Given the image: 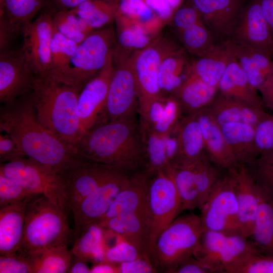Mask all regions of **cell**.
Listing matches in <instances>:
<instances>
[{
  "label": "cell",
  "instance_id": "24",
  "mask_svg": "<svg viewBox=\"0 0 273 273\" xmlns=\"http://www.w3.org/2000/svg\"><path fill=\"white\" fill-rule=\"evenodd\" d=\"M207 107L220 127L230 122H241L256 128L269 114L262 107L255 106L221 94L216 96Z\"/></svg>",
  "mask_w": 273,
  "mask_h": 273
},
{
  "label": "cell",
  "instance_id": "21",
  "mask_svg": "<svg viewBox=\"0 0 273 273\" xmlns=\"http://www.w3.org/2000/svg\"><path fill=\"white\" fill-rule=\"evenodd\" d=\"M192 3L214 36L230 37L243 7L242 0H192Z\"/></svg>",
  "mask_w": 273,
  "mask_h": 273
},
{
  "label": "cell",
  "instance_id": "27",
  "mask_svg": "<svg viewBox=\"0 0 273 273\" xmlns=\"http://www.w3.org/2000/svg\"><path fill=\"white\" fill-rule=\"evenodd\" d=\"M233 57L229 39L216 43L210 52L192 63L188 67V74H193L207 84L218 87Z\"/></svg>",
  "mask_w": 273,
  "mask_h": 273
},
{
  "label": "cell",
  "instance_id": "7",
  "mask_svg": "<svg viewBox=\"0 0 273 273\" xmlns=\"http://www.w3.org/2000/svg\"><path fill=\"white\" fill-rule=\"evenodd\" d=\"M178 48L168 39L159 38L130 56L137 85L141 118L146 116L152 104L162 96L159 83L160 66L164 58Z\"/></svg>",
  "mask_w": 273,
  "mask_h": 273
},
{
  "label": "cell",
  "instance_id": "23",
  "mask_svg": "<svg viewBox=\"0 0 273 273\" xmlns=\"http://www.w3.org/2000/svg\"><path fill=\"white\" fill-rule=\"evenodd\" d=\"M145 147V158L142 170L150 176L161 170H166L171 165L176 149V138L174 133L160 135L140 121Z\"/></svg>",
  "mask_w": 273,
  "mask_h": 273
},
{
  "label": "cell",
  "instance_id": "32",
  "mask_svg": "<svg viewBox=\"0 0 273 273\" xmlns=\"http://www.w3.org/2000/svg\"><path fill=\"white\" fill-rule=\"evenodd\" d=\"M221 129L238 164H249L258 156L254 127L245 123L230 122L222 125Z\"/></svg>",
  "mask_w": 273,
  "mask_h": 273
},
{
  "label": "cell",
  "instance_id": "33",
  "mask_svg": "<svg viewBox=\"0 0 273 273\" xmlns=\"http://www.w3.org/2000/svg\"><path fill=\"white\" fill-rule=\"evenodd\" d=\"M72 254L94 263L105 260V230L98 223L88 224L73 234Z\"/></svg>",
  "mask_w": 273,
  "mask_h": 273
},
{
  "label": "cell",
  "instance_id": "15",
  "mask_svg": "<svg viewBox=\"0 0 273 273\" xmlns=\"http://www.w3.org/2000/svg\"><path fill=\"white\" fill-rule=\"evenodd\" d=\"M35 76L25 59L21 48L1 51L0 102L14 103L32 90Z\"/></svg>",
  "mask_w": 273,
  "mask_h": 273
},
{
  "label": "cell",
  "instance_id": "5",
  "mask_svg": "<svg viewBox=\"0 0 273 273\" xmlns=\"http://www.w3.org/2000/svg\"><path fill=\"white\" fill-rule=\"evenodd\" d=\"M204 231L194 213L175 218L158 237L149 258L158 272H170L198 249Z\"/></svg>",
  "mask_w": 273,
  "mask_h": 273
},
{
  "label": "cell",
  "instance_id": "22",
  "mask_svg": "<svg viewBox=\"0 0 273 273\" xmlns=\"http://www.w3.org/2000/svg\"><path fill=\"white\" fill-rule=\"evenodd\" d=\"M98 223L105 230L131 243L148 256L149 209L120 214Z\"/></svg>",
  "mask_w": 273,
  "mask_h": 273
},
{
  "label": "cell",
  "instance_id": "12",
  "mask_svg": "<svg viewBox=\"0 0 273 273\" xmlns=\"http://www.w3.org/2000/svg\"><path fill=\"white\" fill-rule=\"evenodd\" d=\"M121 171L127 172L116 166L93 161L78 154L71 164L59 174L71 212L105 181Z\"/></svg>",
  "mask_w": 273,
  "mask_h": 273
},
{
  "label": "cell",
  "instance_id": "20",
  "mask_svg": "<svg viewBox=\"0 0 273 273\" xmlns=\"http://www.w3.org/2000/svg\"><path fill=\"white\" fill-rule=\"evenodd\" d=\"M173 131L176 149L171 165L178 168L193 165L205 153L202 132L196 114L182 119Z\"/></svg>",
  "mask_w": 273,
  "mask_h": 273
},
{
  "label": "cell",
  "instance_id": "10",
  "mask_svg": "<svg viewBox=\"0 0 273 273\" xmlns=\"http://www.w3.org/2000/svg\"><path fill=\"white\" fill-rule=\"evenodd\" d=\"M200 210L204 231L240 234L238 203L229 171L226 175L219 177Z\"/></svg>",
  "mask_w": 273,
  "mask_h": 273
},
{
  "label": "cell",
  "instance_id": "16",
  "mask_svg": "<svg viewBox=\"0 0 273 273\" xmlns=\"http://www.w3.org/2000/svg\"><path fill=\"white\" fill-rule=\"evenodd\" d=\"M113 70L112 54L101 71L83 86L79 94L78 112L84 133L101 121L102 116H104Z\"/></svg>",
  "mask_w": 273,
  "mask_h": 273
},
{
  "label": "cell",
  "instance_id": "41",
  "mask_svg": "<svg viewBox=\"0 0 273 273\" xmlns=\"http://www.w3.org/2000/svg\"><path fill=\"white\" fill-rule=\"evenodd\" d=\"M117 15L140 24L149 34L156 32L162 22L143 0H120Z\"/></svg>",
  "mask_w": 273,
  "mask_h": 273
},
{
  "label": "cell",
  "instance_id": "38",
  "mask_svg": "<svg viewBox=\"0 0 273 273\" xmlns=\"http://www.w3.org/2000/svg\"><path fill=\"white\" fill-rule=\"evenodd\" d=\"M186 64L183 50L178 48L162 60L159 68V83L161 95L173 92L182 83L181 74Z\"/></svg>",
  "mask_w": 273,
  "mask_h": 273
},
{
  "label": "cell",
  "instance_id": "53",
  "mask_svg": "<svg viewBox=\"0 0 273 273\" xmlns=\"http://www.w3.org/2000/svg\"><path fill=\"white\" fill-rule=\"evenodd\" d=\"M173 21L179 32L195 24L204 22L201 14L193 5L179 8L173 15Z\"/></svg>",
  "mask_w": 273,
  "mask_h": 273
},
{
  "label": "cell",
  "instance_id": "14",
  "mask_svg": "<svg viewBox=\"0 0 273 273\" xmlns=\"http://www.w3.org/2000/svg\"><path fill=\"white\" fill-rule=\"evenodd\" d=\"M230 37L233 42L254 48L273 59V37L259 0H251L242 8Z\"/></svg>",
  "mask_w": 273,
  "mask_h": 273
},
{
  "label": "cell",
  "instance_id": "2",
  "mask_svg": "<svg viewBox=\"0 0 273 273\" xmlns=\"http://www.w3.org/2000/svg\"><path fill=\"white\" fill-rule=\"evenodd\" d=\"M79 155L128 172L142 170L145 147L136 118L102 121L82 136L75 147Z\"/></svg>",
  "mask_w": 273,
  "mask_h": 273
},
{
  "label": "cell",
  "instance_id": "34",
  "mask_svg": "<svg viewBox=\"0 0 273 273\" xmlns=\"http://www.w3.org/2000/svg\"><path fill=\"white\" fill-rule=\"evenodd\" d=\"M240 234H228L210 265L215 272L226 268L250 253H261L253 243Z\"/></svg>",
  "mask_w": 273,
  "mask_h": 273
},
{
  "label": "cell",
  "instance_id": "40",
  "mask_svg": "<svg viewBox=\"0 0 273 273\" xmlns=\"http://www.w3.org/2000/svg\"><path fill=\"white\" fill-rule=\"evenodd\" d=\"M171 173L179 198L181 212L199 206V194L190 167H171Z\"/></svg>",
  "mask_w": 273,
  "mask_h": 273
},
{
  "label": "cell",
  "instance_id": "45",
  "mask_svg": "<svg viewBox=\"0 0 273 273\" xmlns=\"http://www.w3.org/2000/svg\"><path fill=\"white\" fill-rule=\"evenodd\" d=\"M211 163L205 153L197 162L189 166L193 171L199 194V209L219 178L218 172Z\"/></svg>",
  "mask_w": 273,
  "mask_h": 273
},
{
  "label": "cell",
  "instance_id": "62",
  "mask_svg": "<svg viewBox=\"0 0 273 273\" xmlns=\"http://www.w3.org/2000/svg\"><path fill=\"white\" fill-rule=\"evenodd\" d=\"M88 0H53L60 10H68L75 8Z\"/></svg>",
  "mask_w": 273,
  "mask_h": 273
},
{
  "label": "cell",
  "instance_id": "55",
  "mask_svg": "<svg viewBox=\"0 0 273 273\" xmlns=\"http://www.w3.org/2000/svg\"><path fill=\"white\" fill-rule=\"evenodd\" d=\"M118 273L157 272L147 256L118 263Z\"/></svg>",
  "mask_w": 273,
  "mask_h": 273
},
{
  "label": "cell",
  "instance_id": "51",
  "mask_svg": "<svg viewBox=\"0 0 273 273\" xmlns=\"http://www.w3.org/2000/svg\"><path fill=\"white\" fill-rule=\"evenodd\" d=\"M255 143L258 155L273 148V114H268L256 126Z\"/></svg>",
  "mask_w": 273,
  "mask_h": 273
},
{
  "label": "cell",
  "instance_id": "11",
  "mask_svg": "<svg viewBox=\"0 0 273 273\" xmlns=\"http://www.w3.org/2000/svg\"><path fill=\"white\" fill-rule=\"evenodd\" d=\"M114 70L110 81L105 120L136 118L139 103L136 82L130 56L112 54Z\"/></svg>",
  "mask_w": 273,
  "mask_h": 273
},
{
  "label": "cell",
  "instance_id": "60",
  "mask_svg": "<svg viewBox=\"0 0 273 273\" xmlns=\"http://www.w3.org/2000/svg\"><path fill=\"white\" fill-rule=\"evenodd\" d=\"M264 17L273 37V0H259Z\"/></svg>",
  "mask_w": 273,
  "mask_h": 273
},
{
  "label": "cell",
  "instance_id": "9",
  "mask_svg": "<svg viewBox=\"0 0 273 273\" xmlns=\"http://www.w3.org/2000/svg\"><path fill=\"white\" fill-rule=\"evenodd\" d=\"M171 167L150 176L148 256L161 233L181 212L179 198L171 173Z\"/></svg>",
  "mask_w": 273,
  "mask_h": 273
},
{
  "label": "cell",
  "instance_id": "54",
  "mask_svg": "<svg viewBox=\"0 0 273 273\" xmlns=\"http://www.w3.org/2000/svg\"><path fill=\"white\" fill-rule=\"evenodd\" d=\"M26 157L16 143L7 133L1 132L0 161L10 162Z\"/></svg>",
  "mask_w": 273,
  "mask_h": 273
},
{
  "label": "cell",
  "instance_id": "43",
  "mask_svg": "<svg viewBox=\"0 0 273 273\" xmlns=\"http://www.w3.org/2000/svg\"><path fill=\"white\" fill-rule=\"evenodd\" d=\"M179 33L185 48L198 57L208 53L216 44L213 34L204 22L195 24Z\"/></svg>",
  "mask_w": 273,
  "mask_h": 273
},
{
  "label": "cell",
  "instance_id": "1",
  "mask_svg": "<svg viewBox=\"0 0 273 273\" xmlns=\"http://www.w3.org/2000/svg\"><path fill=\"white\" fill-rule=\"evenodd\" d=\"M31 92L1 108V132L8 134L26 157L59 174L78 154L41 124Z\"/></svg>",
  "mask_w": 273,
  "mask_h": 273
},
{
  "label": "cell",
  "instance_id": "39",
  "mask_svg": "<svg viewBox=\"0 0 273 273\" xmlns=\"http://www.w3.org/2000/svg\"><path fill=\"white\" fill-rule=\"evenodd\" d=\"M117 37L119 49L139 50L152 41L150 34L140 24L120 15H116Z\"/></svg>",
  "mask_w": 273,
  "mask_h": 273
},
{
  "label": "cell",
  "instance_id": "29",
  "mask_svg": "<svg viewBox=\"0 0 273 273\" xmlns=\"http://www.w3.org/2000/svg\"><path fill=\"white\" fill-rule=\"evenodd\" d=\"M257 211L249 239L261 254L273 256V197L257 183Z\"/></svg>",
  "mask_w": 273,
  "mask_h": 273
},
{
  "label": "cell",
  "instance_id": "8",
  "mask_svg": "<svg viewBox=\"0 0 273 273\" xmlns=\"http://www.w3.org/2000/svg\"><path fill=\"white\" fill-rule=\"evenodd\" d=\"M0 173L34 194L48 198L67 215L70 208L60 175L27 157L1 163Z\"/></svg>",
  "mask_w": 273,
  "mask_h": 273
},
{
  "label": "cell",
  "instance_id": "31",
  "mask_svg": "<svg viewBox=\"0 0 273 273\" xmlns=\"http://www.w3.org/2000/svg\"><path fill=\"white\" fill-rule=\"evenodd\" d=\"M218 89L224 96L262 107L258 90L251 84L234 56L219 81Z\"/></svg>",
  "mask_w": 273,
  "mask_h": 273
},
{
  "label": "cell",
  "instance_id": "26",
  "mask_svg": "<svg viewBox=\"0 0 273 273\" xmlns=\"http://www.w3.org/2000/svg\"><path fill=\"white\" fill-rule=\"evenodd\" d=\"M30 199L0 208V255L18 253L23 237L26 209Z\"/></svg>",
  "mask_w": 273,
  "mask_h": 273
},
{
  "label": "cell",
  "instance_id": "17",
  "mask_svg": "<svg viewBox=\"0 0 273 273\" xmlns=\"http://www.w3.org/2000/svg\"><path fill=\"white\" fill-rule=\"evenodd\" d=\"M131 173L119 172L85 198L72 212L73 234L83 226L99 222L109 209L126 177Z\"/></svg>",
  "mask_w": 273,
  "mask_h": 273
},
{
  "label": "cell",
  "instance_id": "61",
  "mask_svg": "<svg viewBox=\"0 0 273 273\" xmlns=\"http://www.w3.org/2000/svg\"><path fill=\"white\" fill-rule=\"evenodd\" d=\"M87 261L72 255L71 262L68 271V273H90V267Z\"/></svg>",
  "mask_w": 273,
  "mask_h": 273
},
{
  "label": "cell",
  "instance_id": "50",
  "mask_svg": "<svg viewBox=\"0 0 273 273\" xmlns=\"http://www.w3.org/2000/svg\"><path fill=\"white\" fill-rule=\"evenodd\" d=\"M145 256L147 255L142 252L134 245L121 238L120 240L116 242L114 245L107 248L105 260L120 263Z\"/></svg>",
  "mask_w": 273,
  "mask_h": 273
},
{
  "label": "cell",
  "instance_id": "59",
  "mask_svg": "<svg viewBox=\"0 0 273 273\" xmlns=\"http://www.w3.org/2000/svg\"><path fill=\"white\" fill-rule=\"evenodd\" d=\"M90 273H118V263L106 260L94 263L90 267Z\"/></svg>",
  "mask_w": 273,
  "mask_h": 273
},
{
  "label": "cell",
  "instance_id": "57",
  "mask_svg": "<svg viewBox=\"0 0 273 273\" xmlns=\"http://www.w3.org/2000/svg\"><path fill=\"white\" fill-rule=\"evenodd\" d=\"M147 6L161 20L169 19L172 14L173 8L167 0H143Z\"/></svg>",
  "mask_w": 273,
  "mask_h": 273
},
{
  "label": "cell",
  "instance_id": "35",
  "mask_svg": "<svg viewBox=\"0 0 273 273\" xmlns=\"http://www.w3.org/2000/svg\"><path fill=\"white\" fill-rule=\"evenodd\" d=\"M32 273L68 272L72 254L67 245H61L25 255Z\"/></svg>",
  "mask_w": 273,
  "mask_h": 273
},
{
  "label": "cell",
  "instance_id": "28",
  "mask_svg": "<svg viewBox=\"0 0 273 273\" xmlns=\"http://www.w3.org/2000/svg\"><path fill=\"white\" fill-rule=\"evenodd\" d=\"M217 89V87L211 86L195 75L188 73L173 93L181 111L189 115L207 107L215 98Z\"/></svg>",
  "mask_w": 273,
  "mask_h": 273
},
{
  "label": "cell",
  "instance_id": "30",
  "mask_svg": "<svg viewBox=\"0 0 273 273\" xmlns=\"http://www.w3.org/2000/svg\"><path fill=\"white\" fill-rule=\"evenodd\" d=\"M230 41L234 57L251 84L258 90L273 72V59L254 48Z\"/></svg>",
  "mask_w": 273,
  "mask_h": 273
},
{
  "label": "cell",
  "instance_id": "47",
  "mask_svg": "<svg viewBox=\"0 0 273 273\" xmlns=\"http://www.w3.org/2000/svg\"><path fill=\"white\" fill-rule=\"evenodd\" d=\"M247 165L257 183L273 197V148Z\"/></svg>",
  "mask_w": 273,
  "mask_h": 273
},
{
  "label": "cell",
  "instance_id": "25",
  "mask_svg": "<svg viewBox=\"0 0 273 273\" xmlns=\"http://www.w3.org/2000/svg\"><path fill=\"white\" fill-rule=\"evenodd\" d=\"M195 114L201 126L205 153L211 161L227 170L239 165L225 142L221 127L208 107Z\"/></svg>",
  "mask_w": 273,
  "mask_h": 273
},
{
  "label": "cell",
  "instance_id": "48",
  "mask_svg": "<svg viewBox=\"0 0 273 273\" xmlns=\"http://www.w3.org/2000/svg\"><path fill=\"white\" fill-rule=\"evenodd\" d=\"M181 112L180 106L173 96L165 97L164 109L158 121L152 127L147 126L156 133L167 136L176 127Z\"/></svg>",
  "mask_w": 273,
  "mask_h": 273
},
{
  "label": "cell",
  "instance_id": "13",
  "mask_svg": "<svg viewBox=\"0 0 273 273\" xmlns=\"http://www.w3.org/2000/svg\"><path fill=\"white\" fill-rule=\"evenodd\" d=\"M53 13L52 11L42 12L35 20L28 24L22 33L23 43L21 50L35 76H44L50 72Z\"/></svg>",
  "mask_w": 273,
  "mask_h": 273
},
{
  "label": "cell",
  "instance_id": "63",
  "mask_svg": "<svg viewBox=\"0 0 273 273\" xmlns=\"http://www.w3.org/2000/svg\"><path fill=\"white\" fill-rule=\"evenodd\" d=\"M167 1L173 9L175 8L179 4L181 1V0H167Z\"/></svg>",
  "mask_w": 273,
  "mask_h": 273
},
{
  "label": "cell",
  "instance_id": "44",
  "mask_svg": "<svg viewBox=\"0 0 273 273\" xmlns=\"http://www.w3.org/2000/svg\"><path fill=\"white\" fill-rule=\"evenodd\" d=\"M51 43V62L48 75L57 78L67 65L78 44L67 38L54 26Z\"/></svg>",
  "mask_w": 273,
  "mask_h": 273
},
{
  "label": "cell",
  "instance_id": "18",
  "mask_svg": "<svg viewBox=\"0 0 273 273\" xmlns=\"http://www.w3.org/2000/svg\"><path fill=\"white\" fill-rule=\"evenodd\" d=\"M228 171L232 177L238 203L240 233L249 239L258 208L257 182L247 164H239Z\"/></svg>",
  "mask_w": 273,
  "mask_h": 273
},
{
  "label": "cell",
  "instance_id": "42",
  "mask_svg": "<svg viewBox=\"0 0 273 273\" xmlns=\"http://www.w3.org/2000/svg\"><path fill=\"white\" fill-rule=\"evenodd\" d=\"M52 20L59 32L78 44L94 30L72 9L54 12Z\"/></svg>",
  "mask_w": 273,
  "mask_h": 273
},
{
  "label": "cell",
  "instance_id": "49",
  "mask_svg": "<svg viewBox=\"0 0 273 273\" xmlns=\"http://www.w3.org/2000/svg\"><path fill=\"white\" fill-rule=\"evenodd\" d=\"M35 195L0 173V208L29 200Z\"/></svg>",
  "mask_w": 273,
  "mask_h": 273
},
{
  "label": "cell",
  "instance_id": "19",
  "mask_svg": "<svg viewBox=\"0 0 273 273\" xmlns=\"http://www.w3.org/2000/svg\"><path fill=\"white\" fill-rule=\"evenodd\" d=\"M150 179V176L143 170L129 174L109 209L99 222L120 214L149 209Z\"/></svg>",
  "mask_w": 273,
  "mask_h": 273
},
{
  "label": "cell",
  "instance_id": "58",
  "mask_svg": "<svg viewBox=\"0 0 273 273\" xmlns=\"http://www.w3.org/2000/svg\"><path fill=\"white\" fill-rule=\"evenodd\" d=\"M262 105L273 112V72L258 88Z\"/></svg>",
  "mask_w": 273,
  "mask_h": 273
},
{
  "label": "cell",
  "instance_id": "36",
  "mask_svg": "<svg viewBox=\"0 0 273 273\" xmlns=\"http://www.w3.org/2000/svg\"><path fill=\"white\" fill-rule=\"evenodd\" d=\"M45 2L46 0H0L1 16L5 18L13 34L22 33Z\"/></svg>",
  "mask_w": 273,
  "mask_h": 273
},
{
  "label": "cell",
  "instance_id": "46",
  "mask_svg": "<svg viewBox=\"0 0 273 273\" xmlns=\"http://www.w3.org/2000/svg\"><path fill=\"white\" fill-rule=\"evenodd\" d=\"M223 273H273V256L249 254L226 268Z\"/></svg>",
  "mask_w": 273,
  "mask_h": 273
},
{
  "label": "cell",
  "instance_id": "37",
  "mask_svg": "<svg viewBox=\"0 0 273 273\" xmlns=\"http://www.w3.org/2000/svg\"><path fill=\"white\" fill-rule=\"evenodd\" d=\"M119 1L88 0L72 9L93 29H98L115 20Z\"/></svg>",
  "mask_w": 273,
  "mask_h": 273
},
{
  "label": "cell",
  "instance_id": "56",
  "mask_svg": "<svg viewBox=\"0 0 273 273\" xmlns=\"http://www.w3.org/2000/svg\"><path fill=\"white\" fill-rule=\"evenodd\" d=\"M172 273H214L208 265L194 256L179 265Z\"/></svg>",
  "mask_w": 273,
  "mask_h": 273
},
{
  "label": "cell",
  "instance_id": "4",
  "mask_svg": "<svg viewBox=\"0 0 273 273\" xmlns=\"http://www.w3.org/2000/svg\"><path fill=\"white\" fill-rule=\"evenodd\" d=\"M68 215L48 198L35 195L28 201L23 237L18 252L24 255L53 247L67 245L73 237Z\"/></svg>",
  "mask_w": 273,
  "mask_h": 273
},
{
  "label": "cell",
  "instance_id": "52",
  "mask_svg": "<svg viewBox=\"0 0 273 273\" xmlns=\"http://www.w3.org/2000/svg\"><path fill=\"white\" fill-rule=\"evenodd\" d=\"M0 273H32L26 256L21 253L0 255Z\"/></svg>",
  "mask_w": 273,
  "mask_h": 273
},
{
  "label": "cell",
  "instance_id": "6",
  "mask_svg": "<svg viewBox=\"0 0 273 273\" xmlns=\"http://www.w3.org/2000/svg\"><path fill=\"white\" fill-rule=\"evenodd\" d=\"M115 33L111 26L94 29L77 46L56 79L80 90L106 65L112 54Z\"/></svg>",
  "mask_w": 273,
  "mask_h": 273
},
{
  "label": "cell",
  "instance_id": "3",
  "mask_svg": "<svg viewBox=\"0 0 273 273\" xmlns=\"http://www.w3.org/2000/svg\"><path fill=\"white\" fill-rule=\"evenodd\" d=\"M80 91L75 86L46 75L35 76L31 92L41 124L75 151L84 134L78 108Z\"/></svg>",
  "mask_w": 273,
  "mask_h": 273
}]
</instances>
